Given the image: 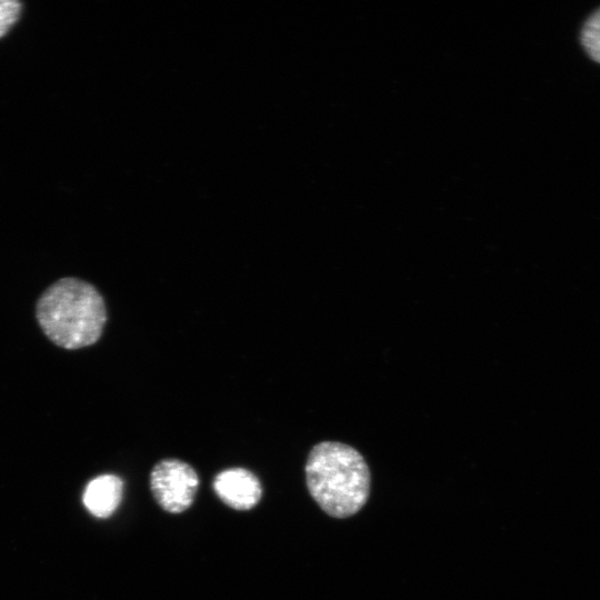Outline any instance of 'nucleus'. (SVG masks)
Segmentation results:
<instances>
[{"mask_svg":"<svg viewBox=\"0 0 600 600\" xmlns=\"http://www.w3.org/2000/svg\"><path fill=\"white\" fill-rule=\"evenodd\" d=\"M309 493L334 518L357 513L370 493V470L359 451L337 441L317 443L306 462Z\"/></svg>","mask_w":600,"mask_h":600,"instance_id":"nucleus-1","label":"nucleus"},{"mask_svg":"<svg viewBox=\"0 0 600 600\" xmlns=\"http://www.w3.org/2000/svg\"><path fill=\"white\" fill-rule=\"evenodd\" d=\"M37 319L46 336L64 349L96 343L102 334L107 310L90 283L63 278L51 284L37 303Z\"/></svg>","mask_w":600,"mask_h":600,"instance_id":"nucleus-2","label":"nucleus"},{"mask_svg":"<svg viewBox=\"0 0 600 600\" xmlns=\"http://www.w3.org/2000/svg\"><path fill=\"white\" fill-rule=\"evenodd\" d=\"M199 478L184 461L163 459L150 472V489L157 503L167 512L180 513L193 502Z\"/></svg>","mask_w":600,"mask_h":600,"instance_id":"nucleus-3","label":"nucleus"},{"mask_svg":"<svg viewBox=\"0 0 600 600\" xmlns=\"http://www.w3.org/2000/svg\"><path fill=\"white\" fill-rule=\"evenodd\" d=\"M212 486L224 504L241 511L257 506L262 494L259 479L243 468H230L219 472Z\"/></svg>","mask_w":600,"mask_h":600,"instance_id":"nucleus-4","label":"nucleus"},{"mask_svg":"<svg viewBox=\"0 0 600 600\" xmlns=\"http://www.w3.org/2000/svg\"><path fill=\"white\" fill-rule=\"evenodd\" d=\"M123 492L122 480L114 474H102L92 479L83 492L86 508L96 517L111 516L118 508Z\"/></svg>","mask_w":600,"mask_h":600,"instance_id":"nucleus-5","label":"nucleus"},{"mask_svg":"<svg viewBox=\"0 0 600 600\" xmlns=\"http://www.w3.org/2000/svg\"><path fill=\"white\" fill-rule=\"evenodd\" d=\"M581 43L588 56L600 63V8L584 22L581 30Z\"/></svg>","mask_w":600,"mask_h":600,"instance_id":"nucleus-6","label":"nucleus"},{"mask_svg":"<svg viewBox=\"0 0 600 600\" xmlns=\"http://www.w3.org/2000/svg\"><path fill=\"white\" fill-rule=\"evenodd\" d=\"M21 12L18 1H0V38L17 22Z\"/></svg>","mask_w":600,"mask_h":600,"instance_id":"nucleus-7","label":"nucleus"}]
</instances>
